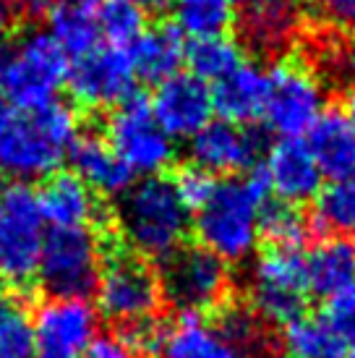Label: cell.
<instances>
[{
	"label": "cell",
	"instance_id": "4dcf8cb0",
	"mask_svg": "<svg viewBox=\"0 0 355 358\" xmlns=\"http://www.w3.org/2000/svg\"><path fill=\"white\" fill-rule=\"evenodd\" d=\"M99 27V37L108 40L110 48L126 50L149 29L147 10L131 0H99L94 10Z\"/></svg>",
	"mask_w": 355,
	"mask_h": 358
},
{
	"label": "cell",
	"instance_id": "6da1fadb",
	"mask_svg": "<svg viewBox=\"0 0 355 358\" xmlns=\"http://www.w3.org/2000/svg\"><path fill=\"white\" fill-rule=\"evenodd\" d=\"M76 136L79 118L63 102L13 115L0 131V168L21 180L48 178L58 173Z\"/></svg>",
	"mask_w": 355,
	"mask_h": 358
},
{
	"label": "cell",
	"instance_id": "ba28073f",
	"mask_svg": "<svg viewBox=\"0 0 355 358\" xmlns=\"http://www.w3.org/2000/svg\"><path fill=\"white\" fill-rule=\"evenodd\" d=\"M42 212L37 194L13 183L0 189V275L16 285L29 282L42 251Z\"/></svg>",
	"mask_w": 355,
	"mask_h": 358
},
{
	"label": "cell",
	"instance_id": "277c9868",
	"mask_svg": "<svg viewBox=\"0 0 355 358\" xmlns=\"http://www.w3.org/2000/svg\"><path fill=\"white\" fill-rule=\"evenodd\" d=\"M68 55L48 31L31 29L0 48V90L21 113L55 102L68 76Z\"/></svg>",
	"mask_w": 355,
	"mask_h": 358
},
{
	"label": "cell",
	"instance_id": "b9f144b4",
	"mask_svg": "<svg viewBox=\"0 0 355 358\" xmlns=\"http://www.w3.org/2000/svg\"><path fill=\"white\" fill-rule=\"evenodd\" d=\"M238 6H243V8H264V6H275V3H287V0H233Z\"/></svg>",
	"mask_w": 355,
	"mask_h": 358
},
{
	"label": "cell",
	"instance_id": "484cf974",
	"mask_svg": "<svg viewBox=\"0 0 355 358\" xmlns=\"http://www.w3.org/2000/svg\"><path fill=\"white\" fill-rule=\"evenodd\" d=\"M215 327L219 329V335L236 345L243 358H269L272 356V343L264 329V322L256 317V311L243 303H230L225 301L217 308V319Z\"/></svg>",
	"mask_w": 355,
	"mask_h": 358
},
{
	"label": "cell",
	"instance_id": "cb8c5ba5",
	"mask_svg": "<svg viewBox=\"0 0 355 358\" xmlns=\"http://www.w3.org/2000/svg\"><path fill=\"white\" fill-rule=\"evenodd\" d=\"M306 282L314 296L329 299L355 282V251L340 238L324 241L306 259Z\"/></svg>",
	"mask_w": 355,
	"mask_h": 358
},
{
	"label": "cell",
	"instance_id": "ac0fdd59",
	"mask_svg": "<svg viewBox=\"0 0 355 358\" xmlns=\"http://www.w3.org/2000/svg\"><path fill=\"white\" fill-rule=\"evenodd\" d=\"M68 157L76 168V176L102 196H123L133 186L136 176L115 155L105 136H97V134L81 136L79 134L71 144Z\"/></svg>",
	"mask_w": 355,
	"mask_h": 358
},
{
	"label": "cell",
	"instance_id": "5b68a950",
	"mask_svg": "<svg viewBox=\"0 0 355 358\" xmlns=\"http://www.w3.org/2000/svg\"><path fill=\"white\" fill-rule=\"evenodd\" d=\"M326 90L316 71L298 58H280L266 69V102L261 118L266 129L298 139L324 113Z\"/></svg>",
	"mask_w": 355,
	"mask_h": 358
},
{
	"label": "cell",
	"instance_id": "d590c367",
	"mask_svg": "<svg viewBox=\"0 0 355 358\" xmlns=\"http://www.w3.org/2000/svg\"><path fill=\"white\" fill-rule=\"evenodd\" d=\"M319 19L337 31H355V0H314Z\"/></svg>",
	"mask_w": 355,
	"mask_h": 358
},
{
	"label": "cell",
	"instance_id": "7bdbcfd3",
	"mask_svg": "<svg viewBox=\"0 0 355 358\" xmlns=\"http://www.w3.org/2000/svg\"><path fill=\"white\" fill-rule=\"evenodd\" d=\"M131 3L141 6L144 10H154V8H162V6H165V0H131Z\"/></svg>",
	"mask_w": 355,
	"mask_h": 358
},
{
	"label": "cell",
	"instance_id": "f35d334b",
	"mask_svg": "<svg viewBox=\"0 0 355 358\" xmlns=\"http://www.w3.org/2000/svg\"><path fill=\"white\" fill-rule=\"evenodd\" d=\"M13 27H16V13H13L8 0H0V48L8 42Z\"/></svg>",
	"mask_w": 355,
	"mask_h": 358
},
{
	"label": "cell",
	"instance_id": "83f0119b",
	"mask_svg": "<svg viewBox=\"0 0 355 358\" xmlns=\"http://www.w3.org/2000/svg\"><path fill=\"white\" fill-rule=\"evenodd\" d=\"M282 348L290 358H342L345 340L321 317H298L282 327Z\"/></svg>",
	"mask_w": 355,
	"mask_h": 358
},
{
	"label": "cell",
	"instance_id": "2e32d148",
	"mask_svg": "<svg viewBox=\"0 0 355 358\" xmlns=\"http://www.w3.org/2000/svg\"><path fill=\"white\" fill-rule=\"evenodd\" d=\"M259 176L264 178L266 189L277 199L296 207L316 199L324 178L314 155L308 152L306 141L300 139H280L275 147H269L259 168Z\"/></svg>",
	"mask_w": 355,
	"mask_h": 358
},
{
	"label": "cell",
	"instance_id": "8fae6325",
	"mask_svg": "<svg viewBox=\"0 0 355 358\" xmlns=\"http://www.w3.org/2000/svg\"><path fill=\"white\" fill-rule=\"evenodd\" d=\"M97 301L102 314L120 324L149 319L159 308V278L133 254H113L102 264L97 280Z\"/></svg>",
	"mask_w": 355,
	"mask_h": 358
},
{
	"label": "cell",
	"instance_id": "9c48e42d",
	"mask_svg": "<svg viewBox=\"0 0 355 358\" xmlns=\"http://www.w3.org/2000/svg\"><path fill=\"white\" fill-rule=\"evenodd\" d=\"M162 296L180 311L219 308L230 296V272L219 257L204 246H180L162 259Z\"/></svg>",
	"mask_w": 355,
	"mask_h": 358
},
{
	"label": "cell",
	"instance_id": "7a4b0ae2",
	"mask_svg": "<svg viewBox=\"0 0 355 358\" xmlns=\"http://www.w3.org/2000/svg\"><path fill=\"white\" fill-rule=\"evenodd\" d=\"M266 183L254 178H227L217 183L209 201L196 212L198 243L222 262H243L251 257L259 238V212L266 201Z\"/></svg>",
	"mask_w": 355,
	"mask_h": 358
},
{
	"label": "cell",
	"instance_id": "7402d4cb",
	"mask_svg": "<svg viewBox=\"0 0 355 358\" xmlns=\"http://www.w3.org/2000/svg\"><path fill=\"white\" fill-rule=\"evenodd\" d=\"M131 66L136 79L147 84H162L175 76L186 60V42L175 24H157L149 27L133 45H131Z\"/></svg>",
	"mask_w": 355,
	"mask_h": 358
},
{
	"label": "cell",
	"instance_id": "f546056e",
	"mask_svg": "<svg viewBox=\"0 0 355 358\" xmlns=\"http://www.w3.org/2000/svg\"><path fill=\"white\" fill-rule=\"evenodd\" d=\"M175 27L180 34L191 40L225 34V29L236 21L233 0H175Z\"/></svg>",
	"mask_w": 355,
	"mask_h": 358
},
{
	"label": "cell",
	"instance_id": "e0dca14e",
	"mask_svg": "<svg viewBox=\"0 0 355 358\" xmlns=\"http://www.w3.org/2000/svg\"><path fill=\"white\" fill-rule=\"evenodd\" d=\"M154 358H243V353L230 345L215 324L204 322L196 311H180L173 322H162Z\"/></svg>",
	"mask_w": 355,
	"mask_h": 358
},
{
	"label": "cell",
	"instance_id": "5bb4252c",
	"mask_svg": "<svg viewBox=\"0 0 355 358\" xmlns=\"http://www.w3.org/2000/svg\"><path fill=\"white\" fill-rule=\"evenodd\" d=\"M152 113L170 139H194L212 120V92L209 84L191 73H175L157 84L152 97Z\"/></svg>",
	"mask_w": 355,
	"mask_h": 358
},
{
	"label": "cell",
	"instance_id": "3957f363",
	"mask_svg": "<svg viewBox=\"0 0 355 358\" xmlns=\"http://www.w3.org/2000/svg\"><path fill=\"white\" fill-rule=\"evenodd\" d=\"M120 230L133 254L162 262L186 238L188 209L180 204L168 178L152 176L123 194Z\"/></svg>",
	"mask_w": 355,
	"mask_h": 358
},
{
	"label": "cell",
	"instance_id": "52a82bcc",
	"mask_svg": "<svg viewBox=\"0 0 355 358\" xmlns=\"http://www.w3.org/2000/svg\"><path fill=\"white\" fill-rule=\"evenodd\" d=\"M105 139L133 176H159L175 159V141L162 131L149 100L138 94L115 108Z\"/></svg>",
	"mask_w": 355,
	"mask_h": 358
},
{
	"label": "cell",
	"instance_id": "8992f818",
	"mask_svg": "<svg viewBox=\"0 0 355 358\" xmlns=\"http://www.w3.org/2000/svg\"><path fill=\"white\" fill-rule=\"evenodd\" d=\"M102 251L89 228H52L42 241L37 275L55 299H87L97 288Z\"/></svg>",
	"mask_w": 355,
	"mask_h": 358
},
{
	"label": "cell",
	"instance_id": "ffe728a7",
	"mask_svg": "<svg viewBox=\"0 0 355 358\" xmlns=\"http://www.w3.org/2000/svg\"><path fill=\"white\" fill-rule=\"evenodd\" d=\"M212 108L222 120L248 126L251 120L261 118L266 102V71L256 63L243 60L227 76L215 81L212 87Z\"/></svg>",
	"mask_w": 355,
	"mask_h": 358
},
{
	"label": "cell",
	"instance_id": "d4e9b609",
	"mask_svg": "<svg viewBox=\"0 0 355 358\" xmlns=\"http://www.w3.org/2000/svg\"><path fill=\"white\" fill-rule=\"evenodd\" d=\"M48 19V34L66 50V55H84L94 50L99 42L97 16L92 6L79 3V0H58Z\"/></svg>",
	"mask_w": 355,
	"mask_h": 358
},
{
	"label": "cell",
	"instance_id": "7dc6e473",
	"mask_svg": "<svg viewBox=\"0 0 355 358\" xmlns=\"http://www.w3.org/2000/svg\"><path fill=\"white\" fill-rule=\"evenodd\" d=\"M0 183H3V168H0Z\"/></svg>",
	"mask_w": 355,
	"mask_h": 358
},
{
	"label": "cell",
	"instance_id": "f6af8a7d",
	"mask_svg": "<svg viewBox=\"0 0 355 358\" xmlns=\"http://www.w3.org/2000/svg\"><path fill=\"white\" fill-rule=\"evenodd\" d=\"M342 358H355V343H350V348H345V356Z\"/></svg>",
	"mask_w": 355,
	"mask_h": 358
},
{
	"label": "cell",
	"instance_id": "bcb514c9",
	"mask_svg": "<svg viewBox=\"0 0 355 358\" xmlns=\"http://www.w3.org/2000/svg\"><path fill=\"white\" fill-rule=\"evenodd\" d=\"M79 3H87V6H92V3H97V0H79Z\"/></svg>",
	"mask_w": 355,
	"mask_h": 358
},
{
	"label": "cell",
	"instance_id": "1f68e13d",
	"mask_svg": "<svg viewBox=\"0 0 355 358\" xmlns=\"http://www.w3.org/2000/svg\"><path fill=\"white\" fill-rule=\"evenodd\" d=\"M311 228L321 233H355V176L332 180L316 194Z\"/></svg>",
	"mask_w": 355,
	"mask_h": 358
},
{
	"label": "cell",
	"instance_id": "681fc988",
	"mask_svg": "<svg viewBox=\"0 0 355 358\" xmlns=\"http://www.w3.org/2000/svg\"><path fill=\"white\" fill-rule=\"evenodd\" d=\"M353 251H355V243H353Z\"/></svg>",
	"mask_w": 355,
	"mask_h": 358
},
{
	"label": "cell",
	"instance_id": "74e56055",
	"mask_svg": "<svg viewBox=\"0 0 355 358\" xmlns=\"http://www.w3.org/2000/svg\"><path fill=\"white\" fill-rule=\"evenodd\" d=\"M10 8L16 16H24V19H45L50 13V8L55 6V0H8Z\"/></svg>",
	"mask_w": 355,
	"mask_h": 358
},
{
	"label": "cell",
	"instance_id": "f1b7e54d",
	"mask_svg": "<svg viewBox=\"0 0 355 358\" xmlns=\"http://www.w3.org/2000/svg\"><path fill=\"white\" fill-rule=\"evenodd\" d=\"M311 220L287 201H264L259 212V236L266 241L269 249L300 251L311 236Z\"/></svg>",
	"mask_w": 355,
	"mask_h": 358
},
{
	"label": "cell",
	"instance_id": "c3c4849f",
	"mask_svg": "<svg viewBox=\"0 0 355 358\" xmlns=\"http://www.w3.org/2000/svg\"><path fill=\"white\" fill-rule=\"evenodd\" d=\"M0 290H3V275H0Z\"/></svg>",
	"mask_w": 355,
	"mask_h": 358
},
{
	"label": "cell",
	"instance_id": "4fadbf2b",
	"mask_svg": "<svg viewBox=\"0 0 355 358\" xmlns=\"http://www.w3.org/2000/svg\"><path fill=\"white\" fill-rule=\"evenodd\" d=\"M34 358H84L97 340V311L87 299L50 296L31 319Z\"/></svg>",
	"mask_w": 355,
	"mask_h": 358
},
{
	"label": "cell",
	"instance_id": "44dd1931",
	"mask_svg": "<svg viewBox=\"0 0 355 358\" xmlns=\"http://www.w3.org/2000/svg\"><path fill=\"white\" fill-rule=\"evenodd\" d=\"M306 147L314 155L321 176L332 180L355 176V131L342 110H324L306 131Z\"/></svg>",
	"mask_w": 355,
	"mask_h": 358
},
{
	"label": "cell",
	"instance_id": "7c38bea8",
	"mask_svg": "<svg viewBox=\"0 0 355 358\" xmlns=\"http://www.w3.org/2000/svg\"><path fill=\"white\" fill-rule=\"evenodd\" d=\"M73 102L89 110L118 108L136 94V73L126 50L94 48L68 66L66 76Z\"/></svg>",
	"mask_w": 355,
	"mask_h": 358
},
{
	"label": "cell",
	"instance_id": "4316f807",
	"mask_svg": "<svg viewBox=\"0 0 355 358\" xmlns=\"http://www.w3.org/2000/svg\"><path fill=\"white\" fill-rule=\"evenodd\" d=\"M188 73L201 79L204 84H215L222 76H227L233 69L243 63V45L236 37L215 34V37H198L191 40L186 48Z\"/></svg>",
	"mask_w": 355,
	"mask_h": 358
},
{
	"label": "cell",
	"instance_id": "9a60e30c",
	"mask_svg": "<svg viewBox=\"0 0 355 358\" xmlns=\"http://www.w3.org/2000/svg\"><path fill=\"white\" fill-rule=\"evenodd\" d=\"M191 141V157L198 168L215 173H243L259 165L264 139L256 129L238 126L230 120H209Z\"/></svg>",
	"mask_w": 355,
	"mask_h": 358
},
{
	"label": "cell",
	"instance_id": "60d3db41",
	"mask_svg": "<svg viewBox=\"0 0 355 358\" xmlns=\"http://www.w3.org/2000/svg\"><path fill=\"white\" fill-rule=\"evenodd\" d=\"M13 118V113H10V102L6 100V94L0 90V131L8 126V120Z\"/></svg>",
	"mask_w": 355,
	"mask_h": 358
},
{
	"label": "cell",
	"instance_id": "d6986e66",
	"mask_svg": "<svg viewBox=\"0 0 355 358\" xmlns=\"http://www.w3.org/2000/svg\"><path fill=\"white\" fill-rule=\"evenodd\" d=\"M42 220L52 228H87L99 220L94 191L76 173H52L37 191Z\"/></svg>",
	"mask_w": 355,
	"mask_h": 358
},
{
	"label": "cell",
	"instance_id": "ab89813d",
	"mask_svg": "<svg viewBox=\"0 0 355 358\" xmlns=\"http://www.w3.org/2000/svg\"><path fill=\"white\" fill-rule=\"evenodd\" d=\"M340 63H342V71H345V76L355 84V45L345 52V55H342V60H340Z\"/></svg>",
	"mask_w": 355,
	"mask_h": 358
},
{
	"label": "cell",
	"instance_id": "8d00e7d4",
	"mask_svg": "<svg viewBox=\"0 0 355 358\" xmlns=\"http://www.w3.org/2000/svg\"><path fill=\"white\" fill-rule=\"evenodd\" d=\"M84 358H141V353L126 345L118 335H102L92 343V348L87 350Z\"/></svg>",
	"mask_w": 355,
	"mask_h": 358
},
{
	"label": "cell",
	"instance_id": "ee69618b",
	"mask_svg": "<svg viewBox=\"0 0 355 358\" xmlns=\"http://www.w3.org/2000/svg\"><path fill=\"white\" fill-rule=\"evenodd\" d=\"M345 115H347V120H350V126H353V131H355V92L347 97V110H345Z\"/></svg>",
	"mask_w": 355,
	"mask_h": 358
},
{
	"label": "cell",
	"instance_id": "e575fe53",
	"mask_svg": "<svg viewBox=\"0 0 355 358\" xmlns=\"http://www.w3.org/2000/svg\"><path fill=\"white\" fill-rule=\"evenodd\" d=\"M321 319L345 343H355V282L350 288L340 290V293L326 299L324 317Z\"/></svg>",
	"mask_w": 355,
	"mask_h": 358
},
{
	"label": "cell",
	"instance_id": "836d02e7",
	"mask_svg": "<svg viewBox=\"0 0 355 358\" xmlns=\"http://www.w3.org/2000/svg\"><path fill=\"white\" fill-rule=\"evenodd\" d=\"M173 183V189H175L178 199L180 204L191 212H198V209L204 207L209 201V196L215 194L217 189V178L209 173V170L198 168L196 162H191V165H180L175 170V178L170 180Z\"/></svg>",
	"mask_w": 355,
	"mask_h": 358
},
{
	"label": "cell",
	"instance_id": "d6a6232c",
	"mask_svg": "<svg viewBox=\"0 0 355 358\" xmlns=\"http://www.w3.org/2000/svg\"><path fill=\"white\" fill-rule=\"evenodd\" d=\"M0 358H34L31 319L16 299H0Z\"/></svg>",
	"mask_w": 355,
	"mask_h": 358
},
{
	"label": "cell",
	"instance_id": "30bf717a",
	"mask_svg": "<svg viewBox=\"0 0 355 358\" xmlns=\"http://www.w3.org/2000/svg\"><path fill=\"white\" fill-rule=\"evenodd\" d=\"M306 259L300 251L269 249L251 272V308L269 324H290L306 308Z\"/></svg>",
	"mask_w": 355,
	"mask_h": 358
},
{
	"label": "cell",
	"instance_id": "603a6c76",
	"mask_svg": "<svg viewBox=\"0 0 355 358\" xmlns=\"http://www.w3.org/2000/svg\"><path fill=\"white\" fill-rule=\"evenodd\" d=\"M298 27H300V13L293 6V0L275 3V6L246 10V16L240 19V40L251 50L280 52L296 40Z\"/></svg>",
	"mask_w": 355,
	"mask_h": 358
}]
</instances>
